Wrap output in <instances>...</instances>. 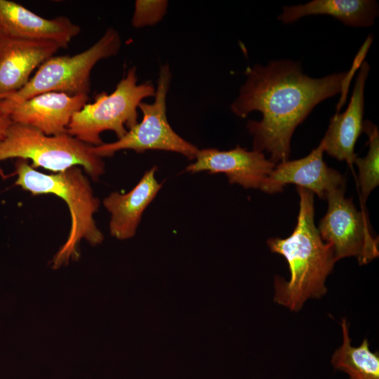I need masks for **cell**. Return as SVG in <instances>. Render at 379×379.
Returning a JSON list of instances; mask_svg holds the SVG:
<instances>
[{"mask_svg": "<svg viewBox=\"0 0 379 379\" xmlns=\"http://www.w3.org/2000/svg\"><path fill=\"white\" fill-rule=\"evenodd\" d=\"M346 74L312 78L303 73L298 62L288 59L255 64L246 68V80L230 108L241 118L253 111L261 112V120L246 124L253 149L265 152L277 164L288 160L293 132L314 107L341 93Z\"/></svg>", "mask_w": 379, "mask_h": 379, "instance_id": "cell-1", "label": "cell"}, {"mask_svg": "<svg viewBox=\"0 0 379 379\" xmlns=\"http://www.w3.org/2000/svg\"><path fill=\"white\" fill-rule=\"evenodd\" d=\"M300 208L297 224L285 238H270L267 244L272 253L288 262L290 279L275 276L274 301L291 311L298 312L305 302L327 293L326 280L335 263L334 249L324 242L314 224V194L298 187Z\"/></svg>", "mask_w": 379, "mask_h": 379, "instance_id": "cell-2", "label": "cell"}, {"mask_svg": "<svg viewBox=\"0 0 379 379\" xmlns=\"http://www.w3.org/2000/svg\"><path fill=\"white\" fill-rule=\"evenodd\" d=\"M15 171L16 185L33 195L54 194L63 199L69 208L70 230L67 241L55 256V267L77 255V247L82 239L92 245L103 241V234L94 219L100 200L94 195L88 178L79 166L46 174L36 171L27 160L18 159Z\"/></svg>", "mask_w": 379, "mask_h": 379, "instance_id": "cell-3", "label": "cell"}, {"mask_svg": "<svg viewBox=\"0 0 379 379\" xmlns=\"http://www.w3.org/2000/svg\"><path fill=\"white\" fill-rule=\"evenodd\" d=\"M93 147L67 133L47 135L32 126L11 122L0 140V161L11 158L30 160L34 168L54 173L81 166L98 180L105 173V165Z\"/></svg>", "mask_w": 379, "mask_h": 379, "instance_id": "cell-4", "label": "cell"}, {"mask_svg": "<svg viewBox=\"0 0 379 379\" xmlns=\"http://www.w3.org/2000/svg\"><path fill=\"white\" fill-rule=\"evenodd\" d=\"M154 94L151 81L138 84L136 68L132 67L112 93H100L94 102L74 114L67 133L93 147L103 143L100 134L105 131H113L119 139L138 123L137 109L142 100Z\"/></svg>", "mask_w": 379, "mask_h": 379, "instance_id": "cell-5", "label": "cell"}, {"mask_svg": "<svg viewBox=\"0 0 379 379\" xmlns=\"http://www.w3.org/2000/svg\"><path fill=\"white\" fill-rule=\"evenodd\" d=\"M121 46L119 33L109 27L85 51L73 55H53L47 59L24 87L1 100L18 103L48 92L88 95L93 68L99 61L116 55Z\"/></svg>", "mask_w": 379, "mask_h": 379, "instance_id": "cell-6", "label": "cell"}, {"mask_svg": "<svg viewBox=\"0 0 379 379\" xmlns=\"http://www.w3.org/2000/svg\"><path fill=\"white\" fill-rule=\"evenodd\" d=\"M172 74L168 64L161 65L154 100L152 103L140 102L138 108L142 119L117 141L93 147V152L102 158L120 150L138 153L147 150H164L180 154L190 160L195 159L199 149L180 136L170 125L166 115V98Z\"/></svg>", "mask_w": 379, "mask_h": 379, "instance_id": "cell-7", "label": "cell"}, {"mask_svg": "<svg viewBox=\"0 0 379 379\" xmlns=\"http://www.w3.org/2000/svg\"><path fill=\"white\" fill-rule=\"evenodd\" d=\"M345 191L341 187L326 196L328 210L317 229L322 240L333 247L336 261L354 257L359 265H366L379 255L378 237L372 235L366 212L358 211Z\"/></svg>", "mask_w": 379, "mask_h": 379, "instance_id": "cell-8", "label": "cell"}, {"mask_svg": "<svg viewBox=\"0 0 379 379\" xmlns=\"http://www.w3.org/2000/svg\"><path fill=\"white\" fill-rule=\"evenodd\" d=\"M88 98L86 94L48 92L18 103L0 100V111L8 114L12 122L32 126L47 135H58L67 133L72 116Z\"/></svg>", "mask_w": 379, "mask_h": 379, "instance_id": "cell-9", "label": "cell"}, {"mask_svg": "<svg viewBox=\"0 0 379 379\" xmlns=\"http://www.w3.org/2000/svg\"><path fill=\"white\" fill-rule=\"evenodd\" d=\"M194 160L186 167V172L224 173L230 184H238L245 189H260L276 165L264 153L248 151L239 145L223 151L199 149Z\"/></svg>", "mask_w": 379, "mask_h": 379, "instance_id": "cell-10", "label": "cell"}, {"mask_svg": "<svg viewBox=\"0 0 379 379\" xmlns=\"http://www.w3.org/2000/svg\"><path fill=\"white\" fill-rule=\"evenodd\" d=\"M324 152L320 142L302 159L276 164L260 190L273 194L282 191L286 185L295 184L326 199L331 192L345 187V180L338 171L326 165L323 159Z\"/></svg>", "mask_w": 379, "mask_h": 379, "instance_id": "cell-11", "label": "cell"}, {"mask_svg": "<svg viewBox=\"0 0 379 379\" xmlns=\"http://www.w3.org/2000/svg\"><path fill=\"white\" fill-rule=\"evenodd\" d=\"M60 48L54 42L20 39L0 32V100L24 87L34 70Z\"/></svg>", "mask_w": 379, "mask_h": 379, "instance_id": "cell-12", "label": "cell"}, {"mask_svg": "<svg viewBox=\"0 0 379 379\" xmlns=\"http://www.w3.org/2000/svg\"><path fill=\"white\" fill-rule=\"evenodd\" d=\"M0 32L20 39L54 42L66 48L81 28L65 16L45 18L15 1L0 0Z\"/></svg>", "mask_w": 379, "mask_h": 379, "instance_id": "cell-13", "label": "cell"}, {"mask_svg": "<svg viewBox=\"0 0 379 379\" xmlns=\"http://www.w3.org/2000/svg\"><path fill=\"white\" fill-rule=\"evenodd\" d=\"M369 71L368 62H362L347 109L331 118L321 141L324 152L339 161H345L350 166L357 157L354 146L363 130L364 88Z\"/></svg>", "mask_w": 379, "mask_h": 379, "instance_id": "cell-14", "label": "cell"}, {"mask_svg": "<svg viewBox=\"0 0 379 379\" xmlns=\"http://www.w3.org/2000/svg\"><path fill=\"white\" fill-rule=\"evenodd\" d=\"M157 170L154 166L147 171L128 192H114L104 199L103 205L111 216L109 232L114 237L124 240L135 234L142 213L162 187L156 178Z\"/></svg>", "mask_w": 379, "mask_h": 379, "instance_id": "cell-15", "label": "cell"}, {"mask_svg": "<svg viewBox=\"0 0 379 379\" xmlns=\"http://www.w3.org/2000/svg\"><path fill=\"white\" fill-rule=\"evenodd\" d=\"M378 13V4L373 0H314L284 6L278 20L288 24L307 15H328L347 26L368 27L374 24Z\"/></svg>", "mask_w": 379, "mask_h": 379, "instance_id": "cell-16", "label": "cell"}, {"mask_svg": "<svg viewBox=\"0 0 379 379\" xmlns=\"http://www.w3.org/2000/svg\"><path fill=\"white\" fill-rule=\"evenodd\" d=\"M343 343L331 357L335 370L346 373L349 379H379V354L370 350L369 343L364 338L359 346L351 344L349 324L341 319Z\"/></svg>", "mask_w": 379, "mask_h": 379, "instance_id": "cell-17", "label": "cell"}, {"mask_svg": "<svg viewBox=\"0 0 379 379\" xmlns=\"http://www.w3.org/2000/svg\"><path fill=\"white\" fill-rule=\"evenodd\" d=\"M362 131L368 137L369 149L365 157H357L354 163L359 169L361 194L365 203L379 184V131L377 126L369 120L364 121Z\"/></svg>", "mask_w": 379, "mask_h": 379, "instance_id": "cell-18", "label": "cell"}, {"mask_svg": "<svg viewBox=\"0 0 379 379\" xmlns=\"http://www.w3.org/2000/svg\"><path fill=\"white\" fill-rule=\"evenodd\" d=\"M167 6V1H136L132 18V25L134 27L140 28L157 24L166 14Z\"/></svg>", "mask_w": 379, "mask_h": 379, "instance_id": "cell-19", "label": "cell"}, {"mask_svg": "<svg viewBox=\"0 0 379 379\" xmlns=\"http://www.w3.org/2000/svg\"><path fill=\"white\" fill-rule=\"evenodd\" d=\"M12 121L6 112L0 111V140L3 138L6 131Z\"/></svg>", "mask_w": 379, "mask_h": 379, "instance_id": "cell-20", "label": "cell"}]
</instances>
